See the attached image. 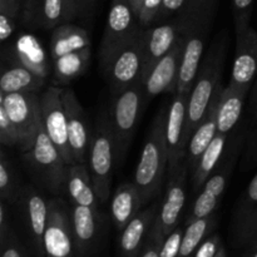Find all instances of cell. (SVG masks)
Wrapping results in <instances>:
<instances>
[{
    "mask_svg": "<svg viewBox=\"0 0 257 257\" xmlns=\"http://www.w3.org/2000/svg\"><path fill=\"white\" fill-rule=\"evenodd\" d=\"M145 67V29L138 27L132 37L123 43L114 53L103 72L109 80L113 93L118 94L131 85L142 80Z\"/></svg>",
    "mask_w": 257,
    "mask_h": 257,
    "instance_id": "ba28073f",
    "label": "cell"
},
{
    "mask_svg": "<svg viewBox=\"0 0 257 257\" xmlns=\"http://www.w3.org/2000/svg\"><path fill=\"white\" fill-rule=\"evenodd\" d=\"M42 122L45 132L58 148L67 165H74L72 148L69 145L68 122L63 103V88L52 85L40 95Z\"/></svg>",
    "mask_w": 257,
    "mask_h": 257,
    "instance_id": "30bf717a",
    "label": "cell"
},
{
    "mask_svg": "<svg viewBox=\"0 0 257 257\" xmlns=\"http://www.w3.org/2000/svg\"><path fill=\"white\" fill-rule=\"evenodd\" d=\"M14 28V12H12L10 8H7V3L5 0H3L2 13H0V39L2 42H5L13 34Z\"/></svg>",
    "mask_w": 257,
    "mask_h": 257,
    "instance_id": "60d3db41",
    "label": "cell"
},
{
    "mask_svg": "<svg viewBox=\"0 0 257 257\" xmlns=\"http://www.w3.org/2000/svg\"><path fill=\"white\" fill-rule=\"evenodd\" d=\"M9 232L10 222L9 218H8L7 206H5V201L2 200V205H0V241L5 240Z\"/></svg>",
    "mask_w": 257,
    "mask_h": 257,
    "instance_id": "bcb514c9",
    "label": "cell"
},
{
    "mask_svg": "<svg viewBox=\"0 0 257 257\" xmlns=\"http://www.w3.org/2000/svg\"><path fill=\"white\" fill-rule=\"evenodd\" d=\"M157 213L158 206L152 205L151 207L141 210L138 215L127 223V226L122 230L119 238L122 257L140 256L148 233L157 217Z\"/></svg>",
    "mask_w": 257,
    "mask_h": 257,
    "instance_id": "7402d4cb",
    "label": "cell"
},
{
    "mask_svg": "<svg viewBox=\"0 0 257 257\" xmlns=\"http://www.w3.org/2000/svg\"><path fill=\"white\" fill-rule=\"evenodd\" d=\"M228 135L227 133H217L212 142L210 143L205 152L201 156L197 166L191 173L192 178V191L193 193H198L202 188L203 183L206 182L211 173L215 171L217 165L220 163L223 153L226 151V145H227Z\"/></svg>",
    "mask_w": 257,
    "mask_h": 257,
    "instance_id": "83f0119b",
    "label": "cell"
},
{
    "mask_svg": "<svg viewBox=\"0 0 257 257\" xmlns=\"http://www.w3.org/2000/svg\"><path fill=\"white\" fill-rule=\"evenodd\" d=\"M185 232V227L178 226L168 236H166L161 245L160 257H178L181 250V242Z\"/></svg>",
    "mask_w": 257,
    "mask_h": 257,
    "instance_id": "8d00e7d4",
    "label": "cell"
},
{
    "mask_svg": "<svg viewBox=\"0 0 257 257\" xmlns=\"http://www.w3.org/2000/svg\"><path fill=\"white\" fill-rule=\"evenodd\" d=\"M252 5L253 0H232L235 29L236 28H243L250 25Z\"/></svg>",
    "mask_w": 257,
    "mask_h": 257,
    "instance_id": "74e56055",
    "label": "cell"
},
{
    "mask_svg": "<svg viewBox=\"0 0 257 257\" xmlns=\"http://www.w3.org/2000/svg\"><path fill=\"white\" fill-rule=\"evenodd\" d=\"M166 117L167 108L161 109L156 115L136 167L133 182L140 191L143 205L150 202L161 192L163 181L168 172Z\"/></svg>",
    "mask_w": 257,
    "mask_h": 257,
    "instance_id": "7a4b0ae2",
    "label": "cell"
},
{
    "mask_svg": "<svg viewBox=\"0 0 257 257\" xmlns=\"http://www.w3.org/2000/svg\"><path fill=\"white\" fill-rule=\"evenodd\" d=\"M89 47L90 39L87 30L78 25L64 23L53 29L50 37V54L53 60Z\"/></svg>",
    "mask_w": 257,
    "mask_h": 257,
    "instance_id": "4316f807",
    "label": "cell"
},
{
    "mask_svg": "<svg viewBox=\"0 0 257 257\" xmlns=\"http://www.w3.org/2000/svg\"><path fill=\"white\" fill-rule=\"evenodd\" d=\"M248 110H250L251 120L257 119V78L253 82L250 92V102H248Z\"/></svg>",
    "mask_w": 257,
    "mask_h": 257,
    "instance_id": "7dc6e473",
    "label": "cell"
},
{
    "mask_svg": "<svg viewBox=\"0 0 257 257\" xmlns=\"http://www.w3.org/2000/svg\"><path fill=\"white\" fill-rule=\"evenodd\" d=\"M43 246L44 257H74L77 253L70 212L59 200L49 201V216Z\"/></svg>",
    "mask_w": 257,
    "mask_h": 257,
    "instance_id": "5bb4252c",
    "label": "cell"
},
{
    "mask_svg": "<svg viewBox=\"0 0 257 257\" xmlns=\"http://www.w3.org/2000/svg\"><path fill=\"white\" fill-rule=\"evenodd\" d=\"M19 193L20 190L12 163L3 152L0 160V197L5 202L14 203L19 197Z\"/></svg>",
    "mask_w": 257,
    "mask_h": 257,
    "instance_id": "d6a6232c",
    "label": "cell"
},
{
    "mask_svg": "<svg viewBox=\"0 0 257 257\" xmlns=\"http://www.w3.org/2000/svg\"><path fill=\"white\" fill-rule=\"evenodd\" d=\"M73 235L78 257H85L97 242L99 233V213L98 210L87 206L73 205L70 211Z\"/></svg>",
    "mask_w": 257,
    "mask_h": 257,
    "instance_id": "603a6c76",
    "label": "cell"
},
{
    "mask_svg": "<svg viewBox=\"0 0 257 257\" xmlns=\"http://www.w3.org/2000/svg\"><path fill=\"white\" fill-rule=\"evenodd\" d=\"M245 257H257V236L248 243Z\"/></svg>",
    "mask_w": 257,
    "mask_h": 257,
    "instance_id": "c3c4849f",
    "label": "cell"
},
{
    "mask_svg": "<svg viewBox=\"0 0 257 257\" xmlns=\"http://www.w3.org/2000/svg\"><path fill=\"white\" fill-rule=\"evenodd\" d=\"M222 89L223 85L221 83L217 89H216L215 94H213L212 102H211L205 117L201 120L200 124L197 125L190 142H188L185 162L190 168V173L193 172L202 153L205 152L206 148L210 146L215 136L217 135V108Z\"/></svg>",
    "mask_w": 257,
    "mask_h": 257,
    "instance_id": "44dd1931",
    "label": "cell"
},
{
    "mask_svg": "<svg viewBox=\"0 0 257 257\" xmlns=\"http://www.w3.org/2000/svg\"><path fill=\"white\" fill-rule=\"evenodd\" d=\"M146 102L143 80H138L130 88L115 94L113 99L109 115L115 141L117 165H119L127 155Z\"/></svg>",
    "mask_w": 257,
    "mask_h": 257,
    "instance_id": "8992f818",
    "label": "cell"
},
{
    "mask_svg": "<svg viewBox=\"0 0 257 257\" xmlns=\"http://www.w3.org/2000/svg\"><path fill=\"white\" fill-rule=\"evenodd\" d=\"M190 93H175L167 108L166 117V142L168 152L167 177L173 176L182 167L186 158V122Z\"/></svg>",
    "mask_w": 257,
    "mask_h": 257,
    "instance_id": "4fadbf2b",
    "label": "cell"
},
{
    "mask_svg": "<svg viewBox=\"0 0 257 257\" xmlns=\"http://www.w3.org/2000/svg\"><path fill=\"white\" fill-rule=\"evenodd\" d=\"M162 4L163 0H143L142 8L138 14V23L141 27H148L151 23L156 22Z\"/></svg>",
    "mask_w": 257,
    "mask_h": 257,
    "instance_id": "f35d334b",
    "label": "cell"
},
{
    "mask_svg": "<svg viewBox=\"0 0 257 257\" xmlns=\"http://www.w3.org/2000/svg\"><path fill=\"white\" fill-rule=\"evenodd\" d=\"M248 95V90L233 87L230 83L223 87L217 108V133L230 135L235 130Z\"/></svg>",
    "mask_w": 257,
    "mask_h": 257,
    "instance_id": "d4e9b609",
    "label": "cell"
},
{
    "mask_svg": "<svg viewBox=\"0 0 257 257\" xmlns=\"http://www.w3.org/2000/svg\"><path fill=\"white\" fill-rule=\"evenodd\" d=\"M65 192L73 205L87 206L98 210L99 198L95 192L92 176L85 163L67 165Z\"/></svg>",
    "mask_w": 257,
    "mask_h": 257,
    "instance_id": "cb8c5ba5",
    "label": "cell"
},
{
    "mask_svg": "<svg viewBox=\"0 0 257 257\" xmlns=\"http://www.w3.org/2000/svg\"><path fill=\"white\" fill-rule=\"evenodd\" d=\"M186 3H187V0H163L162 8L158 13L157 18H156V22L168 20L171 17L177 14L185 7Z\"/></svg>",
    "mask_w": 257,
    "mask_h": 257,
    "instance_id": "ee69618b",
    "label": "cell"
},
{
    "mask_svg": "<svg viewBox=\"0 0 257 257\" xmlns=\"http://www.w3.org/2000/svg\"><path fill=\"white\" fill-rule=\"evenodd\" d=\"M54 62V83L55 85L69 84L87 70L90 62V48L65 54Z\"/></svg>",
    "mask_w": 257,
    "mask_h": 257,
    "instance_id": "4dcf8cb0",
    "label": "cell"
},
{
    "mask_svg": "<svg viewBox=\"0 0 257 257\" xmlns=\"http://www.w3.org/2000/svg\"><path fill=\"white\" fill-rule=\"evenodd\" d=\"M22 203L23 215L32 238L37 257H44V233L49 216V202L33 187L20 191L18 200Z\"/></svg>",
    "mask_w": 257,
    "mask_h": 257,
    "instance_id": "d6986e66",
    "label": "cell"
},
{
    "mask_svg": "<svg viewBox=\"0 0 257 257\" xmlns=\"http://www.w3.org/2000/svg\"><path fill=\"white\" fill-rule=\"evenodd\" d=\"M93 2H94V0H67L68 12H69V20L78 17L79 14H82L84 10H87L88 8L92 5Z\"/></svg>",
    "mask_w": 257,
    "mask_h": 257,
    "instance_id": "f6af8a7d",
    "label": "cell"
},
{
    "mask_svg": "<svg viewBox=\"0 0 257 257\" xmlns=\"http://www.w3.org/2000/svg\"><path fill=\"white\" fill-rule=\"evenodd\" d=\"M63 103L68 122L69 145L75 163H85L89 156L92 136L84 108L72 88H63Z\"/></svg>",
    "mask_w": 257,
    "mask_h": 257,
    "instance_id": "2e32d148",
    "label": "cell"
},
{
    "mask_svg": "<svg viewBox=\"0 0 257 257\" xmlns=\"http://www.w3.org/2000/svg\"><path fill=\"white\" fill-rule=\"evenodd\" d=\"M163 238L153 228H151L147 240L145 242V246H143L142 251H141L140 257H160V250Z\"/></svg>",
    "mask_w": 257,
    "mask_h": 257,
    "instance_id": "7bdbcfd3",
    "label": "cell"
},
{
    "mask_svg": "<svg viewBox=\"0 0 257 257\" xmlns=\"http://www.w3.org/2000/svg\"><path fill=\"white\" fill-rule=\"evenodd\" d=\"M223 62H225V44L222 40H218L216 44H213L212 49H210L206 57H203L202 64L188 95L185 135L186 146H188L193 132L205 117L212 102L213 94L221 84Z\"/></svg>",
    "mask_w": 257,
    "mask_h": 257,
    "instance_id": "3957f363",
    "label": "cell"
},
{
    "mask_svg": "<svg viewBox=\"0 0 257 257\" xmlns=\"http://www.w3.org/2000/svg\"><path fill=\"white\" fill-rule=\"evenodd\" d=\"M185 39L180 34V38L173 45L172 49L157 62L152 68L146 79L145 84L146 100H150L163 93H176L178 74H180L181 63H182Z\"/></svg>",
    "mask_w": 257,
    "mask_h": 257,
    "instance_id": "e0dca14e",
    "label": "cell"
},
{
    "mask_svg": "<svg viewBox=\"0 0 257 257\" xmlns=\"http://www.w3.org/2000/svg\"><path fill=\"white\" fill-rule=\"evenodd\" d=\"M180 25L176 19L145 29V67L142 80L148 73L173 48L180 38Z\"/></svg>",
    "mask_w": 257,
    "mask_h": 257,
    "instance_id": "ffe728a7",
    "label": "cell"
},
{
    "mask_svg": "<svg viewBox=\"0 0 257 257\" xmlns=\"http://www.w3.org/2000/svg\"><path fill=\"white\" fill-rule=\"evenodd\" d=\"M115 160V141L112 120L108 110L99 113L90 142L88 165L94 190L100 202H107L110 196L113 168Z\"/></svg>",
    "mask_w": 257,
    "mask_h": 257,
    "instance_id": "277c9868",
    "label": "cell"
},
{
    "mask_svg": "<svg viewBox=\"0 0 257 257\" xmlns=\"http://www.w3.org/2000/svg\"><path fill=\"white\" fill-rule=\"evenodd\" d=\"M130 3H131V5H132L133 10H135L136 15L138 17V14H140V12H141V8H142L143 0H130Z\"/></svg>",
    "mask_w": 257,
    "mask_h": 257,
    "instance_id": "681fc988",
    "label": "cell"
},
{
    "mask_svg": "<svg viewBox=\"0 0 257 257\" xmlns=\"http://www.w3.org/2000/svg\"><path fill=\"white\" fill-rule=\"evenodd\" d=\"M15 53L22 65L27 67L35 74L47 78L49 68L47 63V55L42 44L32 34H23L15 43Z\"/></svg>",
    "mask_w": 257,
    "mask_h": 257,
    "instance_id": "f1b7e54d",
    "label": "cell"
},
{
    "mask_svg": "<svg viewBox=\"0 0 257 257\" xmlns=\"http://www.w3.org/2000/svg\"><path fill=\"white\" fill-rule=\"evenodd\" d=\"M235 60L232 65L230 84L251 92L257 78V32L247 25L236 28Z\"/></svg>",
    "mask_w": 257,
    "mask_h": 257,
    "instance_id": "9a60e30c",
    "label": "cell"
},
{
    "mask_svg": "<svg viewBox=\"0 0 257 257\" xmlns=\"http://www.w3.org/2000/svg\"><path fill=\"white\" fill-rule=\"evenodd\" d=\"M217 0H187L176 14L180 33L185 39L182 63L176 93H190L203 60L206 42L210 35Z\"/></svg>",
    "mask_w": 257,
    "mask_h": 257,
    "instance_id": "6da1fadb",
    "label": "cell"
},
{
    "mask_svg": "<svg viewBox=\"0 0 257 257\" xmlns=\"http://www.w3.org/2000/svg\"><path fill=\"white\" fill-rule=\"evenodd\" d=\"M190 168L183 162L182 167L173 176L167 177V187L162 203L158 208L157 217L152 228L165 240L176 227L180 226L181 216L183 213L187 191V177Z\"/></svg>",
    "mask_w": 257,
    "mask_h": 257,
    "instance_id": "7c38bea8",
    "label": "cell"
},
{
    "mask_svg": "<svg viewBox=\"0 0 257 257\" xmlns=\"http://www.w3.org/2000/svg\"><path fill=\"white\" fill-rule=\"evenodd\" d=\"M130 0H112L107 24L99 48V59L102 68L107 64L113 53L127 42L140 25Z\"/></svg>",
    "mask_w": 257,
    "mask_h": 257,
    "instance_id": "8fae6325",
    "label": "cell"
},
{
    "mask_svg": "<svg viewBox=\"0 0 257 257\" xmlns=\"http://www.w3.org/2000/svg\"><path fill=\"white\" fill-rule=\"evenodd\" d=\"M221 246H222V243H221L220 236L217 233H213L201 243L193 257H216Z\"/></svg>",
    "mask_w": 257,
    "mask_h": 257,
    "instance_id": "b9f144b4",
    "label": "cell"
},
{
    "mask_svg": "<svg viewBox=\"0 0 257 257\" xmlns=\"http://www.w3.org/2000/svg\"><path fill=\"white\" fill-rule=\"evenodd\" d=\"M240 167L245 172L257 167V119L252 120L251 127L246 131L242 155L240 158Z\"/></svg>",
    "mask_w": 257,
    "mask_h": 257,
    "instance_id": "e575fe53",
    "label": "cell"
},
{
    "mask_svg": "<svg viewBox=\"0 0 257 257\" xmlns=\"http://www.w3.org/2000/svg\"><path fill=\"white\" fill-rule=\"evenodd\" d=\"M45 78L35 74L27 67L19 64L13 65L3 72L0 78V93L37 92L44 84Z\"/></svg>",
    "mask_w": 257,
    "mask_h": 257,
    "instance_id": "f546056e",
    "label": "cell"
},
{
    "mask_svg": "<svg viewBox=\"0 0 257 257\" xmlns=\"http://www.w3.org/2000/svg\"><path fill=\"white\" fill-rule=\"evenodd\" d=\"M246 131L240 132L233 138L232 143L226 148L220 163L211 173L210 177L206 180L202 188L198 192V196L196 197L195 202L188 212L187 218H186V225L191 223L192 221L213 215L215 211L217 210V206L225 193L231 175L236 167V163L238 162L241 155H242Z\"/></svg>",
    "mask_w": 257,
    "mask_h": 257,
    "instance_id": "5b68a950",
    "label": "cell"
},
{
    "mask_svg": "<svg viewBox=\"0 0 257 257\" xmlns=\"http://www.w3.org/2000/svg\"><path fill=\"white\" fill-rule=\"evenodd\" d=\"M142 207V197L135 182H124L118 186L110 202V215L118 230L122 231Z\"/></svg>",
    "mask_w": 257,
    "mask_h": 257,
    "instance_id": "484cf974",
    "label": "cell"
},
{
    "mask_svg": "<svg viewBox=\"0 0 257 257\" xmlns=\"http://www.w3.org/2000/svg\"><path fill=\"white\" fill-rule=\"evenodd\" d=\"M0 107L4 108L10 122L22 135L23 147L20 151H29L43 124L40 97L34 92L0 93Z\"/></svg>",
    "mask_w": 257,
    "mask_h": 257,
    "instance_id": "9c48e42d",
    "label": "cell"
},
{
    "mask_svg": "<svg viewBox=\"0 0 257 257\" xmlns=\"http://www.w3.org/2000/svg\"><path fill=\"white\" fill-rule=\"evenodd\" d=\"M0 142L3 146H8V147L17 146L19 150H22L23 147L22 135L17 130V127L10 122L3 107H0Z\"/></svg>",
    "mask_w": 257,
    "mask_h": 257,
    "instance_id": "d590c367",
    "label": "cell"
},
{
    "mask_svg": "<svg viewBox=\"0 0 257 257\" xmlns=\"http://www.w3.org/2000/svg\"><path fill=\"white\" fill-rule=\"evenodd\" d=\"M2 243V257H30L17 236L10 231L7 238L0 241Z\"/></svg>",
    "mask_w": 257,
    "mask_h": 257,
    "instance_id": "ab89813d",
    "label": "cell"
},
{
    "mask_svg": "<svg viewBox=\"0 0 257 257\" xmlns=\"http://www.w3.org/2000/svg\"><path fill=\"white\" fill-rule=\"evenodd\" d=\"M231 236L238 247H245L257 236V173L238 197L231 218Z\"/></svg>",
    "mask_w": 257,
    "mask_h": 257,
    "instance_id": "ac0fdd59",
    "label": "cell"
},
{
    "mask_svg": "<svg viewBox=\"0 0 257 257\" xmlns=\"http://www.w3.org/2000/svg\"><path fill=\"white\" fill-rule=\"evenodd\" d=\"M216 257H227V253H226V250L223 246H221V248L218 250L217 255H216Z\"/></svg>",
    "mask_w": 257,
    "mask_h": 257,
    "instance_id": "f907efd6",
    "label": "cell"
},
{
    "mask_svg": "<svg viewBox=\"0 0 257 257\" xmlns=\"http://www.w3.org/2000/svg\"><path fill=\"white\" fill-rule=\"evenodd\" d=\"M216 221H217V217L213 213V215L192 221L186 225L178 257H193L201 243L210 236L211 231L215 227Z\"/></svg>",
    "mask_w": 257,
    "mask_h": 257,
    "instance_id": "1f68e13d",
    "label": "cell"
},
{
    "mask_svg": "<svg viewBox=\"0 0 257 257\" xmlns=\"http://www.w3.org/2000/svg\"><path fill=\"white\" fill-rule=\"evenodd\" d=\"M69 20L67 0H43L40 23L45 29L57 28Z\"/></svg>",
    "mask_w": 257,
    "mask_h": 257,
    "instance_id": "836d02e7",
    "label": "cell"
},
{
    "mask_svg": "<svg viewBox=\"0 0 257 257\" xmlns=\"http://www.w3.org/2000/svg\"><path fill=\"white\" fill-rule=\"evenodd\" d=\"M24 153V161L34 180L53 195L65 192L67 163L45 132L43 124L35 137L34 145Z\"/></svg>",
    "mask_w": 257,
    "mask_h": 257,
    "instance_id": "52a82bcc",
    "label": "cell"
}]
</instances>
